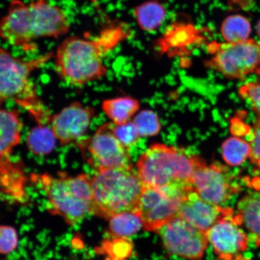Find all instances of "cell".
Returning <instances> with one entry per match:
<instances>
[{"label": "cell", "instance_id": "obj_1", "mask_svg": "<svg viewBox=\"0 0 260 260\" xmlns=\"http://www.w3.org/2000/svg\"><path fill=\"white\" fill-rule=\"evenodd\" d=\"M129 35L127 26L115 21L92 40L68 37L54 53L55 70L61 79L74 86L99 80L108 71L103 58Z\"/></svg>", "mask_w": 260, "mask_h": 260}, {"label": "cell", "instance_id": "obj_2", "mask_svg": "<svg viewBox=\"0 0 260 260\" xmlns=\"http://www.w3.org/2000/svg\"><path fill=\"white\" fill-rule=\"evenodd\" d=\"M70 30L66 14L47 0H34L28 4L21 0H12L0 23V35L3 40L13 46L24 49L29 48L37 39H57Z\"/></svg>", "mask_w": 260, "mask_h": 260}, {"label": "cell", "instance_id": "obj_3", "mask_svg": "<svg viewBox=\"0 0 260 260\" xmlns=\"http://www.w3.org/2000/svg\"><path fill=\"white\" fill-rule=\"evenodd\" d=\"M54 57L53 52H49L34 59L25 60L13 57L8 51L1 48L0 103L14 100L30 113L38 125H45L50 122V114L39 97L30 76L34 71L44 66Z\"/></svg>", "mask_w": 260, "mask_h": 260}, {"label": "cell", "instance_id": "obj_4", "mask_svg": "<svg viewBox=\"0 0 260 260\" xmlns=\"http://www.w3.org/2000/svg\"><path fill=\"white\" fill-rule=\"evenodd\" d=\"M91 183L94 215L109 220L117 214L138 210L144 184L132 167L96 171Z\"/></svg>", "mask_w": 260, "mask_h": 260}, {"label": "cell", "instance_id": "obj_5", "mask_svg": "<svg viewBox=\"0 0 260 260\" xmlns=\"http://www.w3.org/2000/svg\"><path fill=\"white\" fill-rule=\"evenodd\" d=\"M206 162L198 155L165 144L152 145L139 158L137 173L144 186L162 187L173 184H190L193 174Z\"/></svg>", "mask_w": 260, "mask_h": 260}, {"label": "cell", "instance_id": "obj_6", "mask_svg": "<svg viewBox=\"0 0 260 260\" xmlns=\"http://www.w3.org/2000/svg\"><path fill=\"white\" fill-rule=\"evenodd\" d=\"M51 206L53 214L73 225L93 214V194L91 178L86 174L59 177L50 174H34Z\"/></svg>", "mask_w": 260, "mask_h": 260}, {"label": "cell", "instance_id": "obj_7", "mask_svg": "<svg viewBox=\"0 0 260 260\" xmlns=\"http://www.w3.org/2000/svg\"><path fill=\"white\" fill-rule=\"evenodd\" d=\"M23 123L19 117L11 114L0 119V182L2 193L15 202L25 200V167L21 160H15L13 150L21 142Z\"/></svg>", "mask_w": 260, "mask_h": 260}, {"label": "cell", "instance_id": "obj_8", "mask_svg": "<svg viewBox=\"0 0 260 260\" xmlns=\"http://www.w3.org/2000/svg\"><path fill=\"white\" fill-rule=\"evenodd\" d=\"M193 192V187L187 184L144 186L138 207L143 226L146 231L157 232L178 215L181 204Z\"/></svg>", "mask_w": 260, "mask_h": 260}, {"label": "cell", "instance_id": "obj_9", "mask_svg": "<svg viewBox=\"0 0 260 260\" xmlns=\"http://www.w3.org/2000/svg\"><path fill=\"white\" fill-rule=\"evenodd\" d=\"M258 42L252 39L238 43L214 42L208 45V67L229 79L242 80L254 73L260 63Z\"/></svg>", "mask_w": 260, "mask_h": 260}, {"label": "cell", "instance_id": "obj_10", "mask_svg": "<svg viewBox=\"0 0 260 260\" xmlns=\"http://www.w3.org/2000/svg\"><path fill=\"white\" fill-rule=\"evenodd\" d=\"M170 254L189 260H200L207 247L206 234L176 216L157 231Z\"/></svg>", "mask_w": 260, "mask_h": 260}, {"label": "cell", "instance_id": "obj_11", "mask_svg": "<svg viewBox=\"0 0 260 260\" xmlns=\"http://www.w3.org/2000/svg\"><path fill=\"white\" fill-rule=\"evenodd\" d=\"M113 125H101L87 144L89 155L87 161L95 172L132 167L129 148L116 137Z\"/></svg>", "mask_w": 260, "mask_h": 260}, {"label": "cell", "instance_id": "obj_12", "mask_svg": "<svg viewBox=\"0 0 260 260\" xmlns=\"http://www.w3.org/2000/svg\"><path fill=\"white\" fill-rule=\"evenodd\" d=\"M233 183L227 168L219 164H204L194 171L190 183L201 199L214 204L225 203L240 187Z\"/></svg>", "mask_w": 260, "mask_h": 260}, {"label": "cell", "instance_id": "obj_13", "mask_svg": "<svg viewBox=\"0 0 260 260\" xmlns=\"http://www.w3.org/2000/svg\"><path fill=\"white\" fill-rule=\"evenodd\" d=\"M237 217H223L206 233L208 241L221 260L241 259L242 252L248 247V239Z\"/></svg>", "mask_w": 260, "mask_h": 260}, {"label": "cell", "instance_id": "obj_14", "mask_svg": "<svg viewBox=\"0 0 260 260\" xmlns=\"http://www.w3.org/2000/svg\"><path fill=\"white\" fill-rule=\"evenodd\" d=\"M94 116L92 107L75 102L51 116V128L61 145L70 144L85 134Z\"/></svg>", "mask_w": 260, "mask_h": 260}, {"label": "cell", "instance_id": "obj_15", "mask_svg": "<svg viewBox=\"0 0 260 260\" xmlns=\"http://www.w3.org/2000/svg\"><path fill=\"white\" fill-rule=\"evenodd\" d=\"M233 214L230 208L207 202L193 192L181 204L178 216L206 233L219 220Z\"/></svg>", "mask_w": 260, "mask_h": 260}, {"label": "cell", "instance_id": "obj_16", "mask_svg": "<svg viewBox=\"0 0 260 260\" xmlns=\"http://www.w3.org/2000/svg\"><path fill=\"white\" fill-rule=\"evenodd\" d=\"M239 219L260 246V193L250 192L243 197L237 204Z\"/></svg>", "mask_w": 260, "mask_h": 260}, {"label": "cell", "instance_id": "obj_17", "mask_svg": "<svg viewBox=\"0 0 260 260\" xmlns=\"http://www.w3.org/2000/svg\"><path fill=\"white\" fill-rule=\"evenodd\" d=\"M139 107L138 101L130 96L106 100L102 103L103 112L115 125L128 122Z\"/></svg>", "mask_w": 260, "mask_h": 260}, {"label": "cell", "instance_id": "obj_18", "mask_svg": "<svg viewBox=\"0 0 260 260\" xmlns=\"http://www.w3.org/2000/svg\"><path fill=\"white\" fill-rule=\"evenodd\" d=\"M109 220V232L118 238H126L135 235L143 226L139 210L117 214Z\"/></svg>", "mask_w": 260, "mask_h": 260}, {"label": "cell", "instance_id": "obj_19", "mask_svg": "<svg viewBox=\"0 0 260 260\" xmlns=\"http://www.w3.org/2000/svg\"><path fill=\"white\" fill-rule=\"evenodd\" d=\"M135 16L142 30L154 31L164 21L166 12L164 6L160 3L147 2L136 8Z\"/></svg>", "mask_w": 260, "mask_h": 260}, {"label": "cell", "instance_id": "obj_20", "mask_svg": "<svg viewBox=\"0 0 260 260\" xmlns=\"http://www.w3.org/2000/svg\"><path fill=\"white\" fill-rule=\"evenodd\" d=\"M251 30L249 19L240 15L228 16L221 27L222 37L229 43H238L249 40Z\"/></svg>", "mask_w": 260, "mask_h": 260}, {"label": "cell", "instance_id": "obj_21", "mask_svg": "<svg viewBox=\"0 0 260 260\" xmlns=\"http://www.w3.org/2000/svg\"><path fill=\"white\" fill-rule=\"evenodd\" d=\"M56 139L51 128L45 125H38L28 134V150L37 155H48L53 150Z\"/></svg>", "mask_w": 260, "mask_h": 260}, {"label": "cell", "instance_id": "obj_22", "mask_svg": "<svg viewBox=\"0 0 260 260\" xmlns=\"http://www.w3.org/2000/svg\"><path fill=\"white\" fill-rule=\"evenodd\" d=\"M221 151L223 160L228 165L237 167L250 157L251 146L245 140L233 137L223 143Z\"/></svg>", "mask_w": 260, "mask_h": 260}, {"label": "cell", "instance_id": "obj_23", "mask_svg": "<svg viewBox=\"0 0 260 260\" xmlns=\"http://www.w3.org/2000/svg\"><path fill=\"white\" fill-rule=\"evenodd\" d=\"M134 122L140 136L149 137L157 135L161 123L157 114L151 110H144L135 117Z\"/></svg>", "mask_w": 260, "mask_h": 260}, {"label": "cell", "instance_id": "obj_24", "mask_svg": "<svg viewBox=\"0 0 260 260\" xmlns=\"http://www.w3.org/2000/svg\"><path fill=\"white\" fill-rule=\"evenodd\" d=\"M240 97L246 101L260 119V81L248 83L239 89Z\"/></svg>", "mask_w": 260, "mask_h": 260}, {"label": "cell", "instance_id": "obj_25", "mask_svg": "<svg viewBox=\"0 0 260 260\" xmlns=\"http://www.w3.org/2000/svg\"><path fill=\"white\" fill-rule=\"evenodd\" d=\"M113 131L119 141L128 148L134 146L141 137L133 122L129 121L121 125H114Z\"/></svg>", "mask_w": 260, "mask_h": 260}, {"label": "cell", "instance_id": "obj_26", "mask_svg": "<svg viewBox=\"0 0 260 260\" xmlns=\"http://www.w3.org/2000/svg\"><path fill=\"white\" fill-rule=\"evenodd\" d=\"M18 238L14 228L2 226L0 229V251L3 254L14 251L17 247Z\"/></svg>", "mask_w": 260, "mask_h": 260}, {"label": "cell", "instance_id": "obj_27", "mask_svg": "<svg viewBox=\"0 0 260 260\" xmlns=\"http://www.w3.org/2000/svg\"><path fill=\"white\" fill-rule=\"evenodd\" d=\"M251 153L250 155V160L253 164L257 165L260 161V119L254 125L253 131V136L251 142Z\"/></svg>", "mask_w": 260, "mask_h": 260}, {"label": "cell", "instance_id": "obj_28", "mask_svg": "<svg viewBox=\"0 0 260 260\" xmlns=\"http://www.w3.org/2000/svg\"><path fill=\"white\" fill-rule=\"evenodd\" d=\"M113 254L117 258H125L129 255L132 251V245L126 238H118L114 240L112 245Z\"/></svg>", "mask_w": 260, "mask_h": 260}, {"label": "cell", "instance_id": "obj_29", "mask_svg": "<svg viewBox=\"0 0 260 260\" xmlns=\"http://www.w3.org/2000/svg\"><path fill=\"white\" fill-rule=\"evenodd\" d=\"M257 31L259 35V37L260 38V21L258 22V25H257Z\"/></svg>", "mask_w": 260, "mask_h": 260}, {"label": "cell", "instance_id": "obj_30", "mask_svg": "<svg viewBox=\"0 0 260 260\" xmlns=\"http://www.w3.org/2000/svg\"><path fill=\"white\" fill-rule=\"evenodd\" d=\"M258 167V170L260 173V161H259L257 164Z\"/></svg>", "mask_w": 260, "mask_h": 260}, {"label": "cell", "instance_id": "obj_31", "mask_svg": "<svg viewBox=\"0 0 260 260\" xmlns=\"http://www.w3.org/2000/svg\"><path fill=\"white\" fill-rule=\"evenodd\" d=\"M259 61H260V47H259Z\"/></svg>", "mask_w": 260, "mask_h": 260}]
</instances>
